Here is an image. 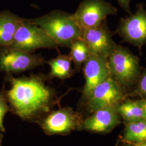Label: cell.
I'll return each instance as SVG.
<instances>
[{
    "mask_svg": "<svg viewBox=\"0 0 146 146\" xmlns=\"http://www.w3.org/2000/svg\"><path fill=\"white\" fill-rule=\"evenodd\" d=\"M9 46L29 52L40 48L55 49L59 47L46 31L27 19L22 21Z\"/></svg>",
    "mask_w": 146,
    "mask_h": 146,
    "instance_id": "4",
    "label": "cell"
},
{
    "mask_svg": "<svg viewBox=\"0 0 146 146\" xmlns=\"http://www.w3.org/2000/svg\"><path fill=\"white\" fill-rule=\"evenodd\" d=\"M7 74L11 88H3L6 99L11 111L22 119L38 123L58 103L54 90L46 84L47 77L31 75L16 78Z\"/></svg>",
    "mask_w": 146,
    "mask_h": 146,
    "instance_id": "1",
    "label": "cell"
},
{
    "mask_svg": "<svg viewBox=\"0 0 146 146\" xmlns=\"http://www.w3.org/2000/svg\"><path fill=\"white\" fill-rule=\"evenodd\" d=\"M69 48L70 51L69 56L74 64L75 71L78 72L91 53L82 39L73 41Z\"/></svg>",
    "mask_w": 146,
    "mask_h": 146,
    "instance_id": "15",
    "label": "cell"
},
{
    "mask_svg": "<svg viewBox=\"0 0 146 146\" xmlns=\"http://www.w3.org/2000/svg\"><path fill=\"white\" fill-rule=\"evenodd\" d=\"M111 36L108 27L104 22L99 26L83 29L82 39L91 54L108 58L117 45Z\"/></svg>",
    "mask_w": 146,
    "mask_h": 146,
    "instance_id": "10",
    "label": "cell"
},
{
    "mask_svg": "<svg viewBox=\"0 0 146 146\" xmlns=\"http://www.w3.org/2000/svg\"><path fill=\"white\" fill-rule=\"evenodd\" d=\"M134 145L135 146H146V142H142L138 143H134Z\"/></svg>",
    "mask_w": 146,
    "mask_h": 146,
    "instance_id": "22",
    "label": "cell"
},
{
    "mask_svg": "<svg viewBox=\"0 0 146 146\" xmlns=\"http://www.w3.org/2000/svg\"><path fill=\"white\" fill-rule=\"evenodd\" d=\"M125 139L134 143L146 141V121L131 122L125 128Z\"/></svg>",
    "mask_w": 146,
    "mask_h": 146,
    "instance_id": "17",
    "label": "cell"
},
{
    "mask_svg": "<svg viewBox=\"0 0 146 146\" xmlns=\"http://www.w3.org/2000/svg\"><path fill=\"white\" fill-rule=\"evenodd\" d=\"M11 110L10 107L5 98L3 88L0 92V131L5 133V129L3 120L5 114Z\"/></svg>",
    "mask_w": 146,
    "mask_h": 146,
    "instance_id": "18",
    "label": "cell"
},
{
    "mask_svg": "<svg viewBox=\"0 0 146 146\" xmlns=\"http://www.w3.org/2000/svg\"><path fill=\"white\" fill-rule=\"evenodd\" d=\"M46 62L50 67V73L47 76L48 79L58 78L63 80L71 77L75 72L72 68V61L69 55L59 54L56 58Z\"/></svg>",
    "mask_w": 146,
    "mask_h": 146,
    "instance_id": "14",
    "label": "cell"
},
{
    "mask_svg": "<svg viewBox=\"0 0 146 146\" xmlns=\"http://www.w3.org/2000/svg\"><path fill=\"white\" fill-rule=\"evenodd\" d=\"M117 9L104 0H84L73 14L82 29L99 26L107 17L115 15Z\"/></svg>",
    "mask_w": 146,
    "mask_h": 146,
    "instance_id": "6",
    "label": "cell"
},
{
    "mask_svg": "<svg viewBox=\"0 0 146 146\" xmlns=\"http://www.w3.org/2000/svg\"><path fill=\"white\" fill-rule=\"evenodd\" d=\"M123 97L121 86L110 76L95 86L84 98L89 110L94 113L97 110L115 106Z\"/></svg>",
    "mask_w": 146,
    "mask_h": 146,
    "instance_id": "9",
    "label": "cell"
},
{
    "mask_svg": "<svg viewBox=\"0 0 146 146\" xmlns=\"http://www.w3.org/2000/svg\"><path fill=\"white\" fill-rule=\"evenodd\" d=\"M117 33L125 42L141 49L146 43V9L144 5H137L134 14L122 19Z\"/></svg>",
    "mask_w": 146,
    "mask_h": 146,
    "instance_id": "8",
    "label": "cell"
},
{
    "mask_svg": "<svg viewBox=\"0 0 146 146\" xmlns=\"http://www.w3.org/2000/svg\"><path fill=\"white\" fill-rule=\"evenodd\" d=\"M137 102L139 104H140L141 107L143 110L144 115H145V120H146V99L140 100Z\"/></svg>",
    "mask_w": 146,
    "mask_h": 146,
    "instance_id": "21",
    "label": "cell"
},
{
    "mask_svg": "<svg viewBox=\"0 0 146 146\" xmlns=\"http://www.w3.org/2000/svg\"><path fill=\"white\" fill-rule=\"evenodd\" d=\"M46 62L40 55L10 47H0V72L22 73L42 66Z\"/></svg>",
    "mask_w": 146,
    "mask_h": 146,
    "instance_id": "5",
    "label": "cell"
},
{
    "mask_svg": "<svg viewBox=\"0 0 146 146\" xmlns=\"http://www.w3.org/2000/svg\"><path fill=\"white\" fill-rule=\"evenodd\" d=\"M110 76L121 85L134 81L140 74L139 59L127 48L116 45L107 58Z\"/></svg>",
    "mask_w": 146,
    "mask_h": 146,
    "instance_id": "3",
    "label": "cell"
},
{
    "mask_svg": "<svg viewBox=\"0 0 146 146\" xmlns=\"http://www.w3.org/2000/svg\"><path fill=\"white\" fill-rule=\"evenodd\" d=\"M118 3L120 7L127 12V13L131 14L130 9V2L131 0H117Z\"/></svg>",
    "mask_w": 146,
    "mask_h": 146,
    "instance_id": "20",
    "label": "cell"
},
{
    "mask_svg": "<svg viewBox=\"0 0 146 146\" xmlns=\"http://www.w3.org/2000/svg\"><path fill=\"white\" fill-rule=\"evenodd\" d=\"M3 134L2 133H0V146H2V140H3Z\"/></svg>",
    "mask_w": 146,
    "mask_h": 146,
    "instance_id": "23",
    "label": "cell"
},
{
    "mask_svg": "<svg viewBox=\"0 0 146 146\" xmlns=\"http://www.w3.org/2000/svg\"><path fill=\"white\" fill-rule=\"evenodd\" d=\"M118 111L125 119L130 122L145 120L143 110L137 101L125 102L120 105Z\"/></svg>",
    "mask_w": 146,
    "mask_h": 146,
    "instance_id": "16",
    "label": "cell"
},
{
    "mask_svg": "<svg viewBox=\"0 0 146 146\" xmlns=\"http://www.w3.org/2000/svg\"><path fill=\"white\" fill-rule=\"evenodd\" d=\"M137 90L140 94L146 97V69L140 76Z\"/></svg>",
    "mask_w": 146,
    "mask_h": 146,
    "instance_id": "19",
    "label": "cell"
},
{
    "mask_svg": "<svg viewBox=\"0 0 146 146\" xmlns=\"http://www.w3.org/2000/svg\"><path fill=\"white\" fill-rule=\"evenodd\" d=\"M85 84L84 97L87 96L98 84L110 77L107 58L91 54L83 64Z\"/></svg>",
    "mask_w": 146,
    "mask_h": 146,
    "instance_id": "11",
    "label": "cell"
},
{
    "mask_svg": "<svg viewBox=\"0 0 146 146\" xmlns=\"http://www.w3.org/2000/svg\"><path fill=\"white\" fill-rule=\"evenodd\" d=\"M29 21L46 31L59 46L69 48L73 41L82 39L83 29L73 14L56 10Z\"/></svg>",
    "mask_w": 146,
    "mask_h": 146,
    "instance_id": "2",
    "label": "cell"
},
{
    "mask_svg": "<svg viewBox=\"0 0 146 146\" xmlns=\"http://www.w3.org/2000/svg\"><path fill=\"white\" fill-rule=\"evenodd\" d=\"M82 123L78 113L69 107L52 110L38 122L49 135H67L81 127Z\"/></svg>",
    "mask_w": 146,
    "mask_h": 146,
    "instance_id": "7",
    "label": "cell"
},
{
    "mask_svg": "<svg viewBox=\"0 0 146 146\" xmlns=\"http://www.w3.org/2000/svg\"><path fill=\"white\" fill-rule=\"evenodd\" d=\"M23 19L10 11L0 13V47L11 45L16 31Z\"/></svg>",
    "mask_w": 146,
    "mask_h": 146,
    "instance_id": "13",
    "label": "cell"
},
{
    "mask_svg": "<svg viewBox=\"0 0 146 146\" xmlns=\"http://www.w3.org/2000/svg\"><path fill=\"white\" fill-rule=\"evenodd\" d=\"M114 106L105 107L94 111L91 116L84 120L81 128L96 133L106 132L112 128L117 122Z\"/></svg>",
    "mask_w": 146,
    "mask_h": 146,
    "instance_id": "12",
    "label": "cell"
}]
</instances>
